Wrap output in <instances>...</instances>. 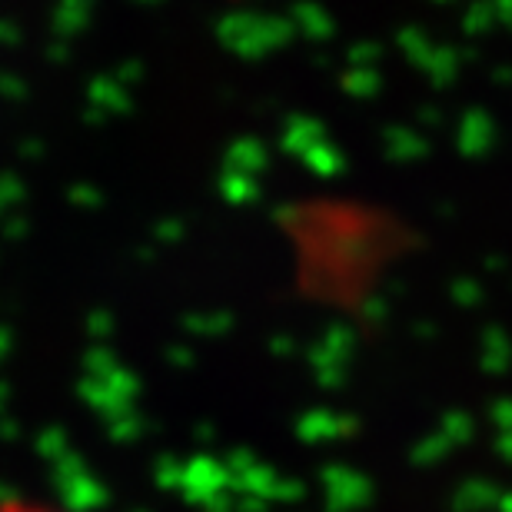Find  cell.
Here are the masks:
<instances>
[{
  "instance_id": "6da1fadb",
  "label": "cell",
  "mask_w": 512,
  "mask_h": 512,
  "mask_svg": "<svg viewBox=\"0 0 512 512\" xmlns=\"http://www.w3.org/2000/svg\"><path fill=\"white\" fill-rule=\"evenodd\" d=\"M0 512H57V509L34 506V503H0Z\"/></svg>"
}]
</instances>
